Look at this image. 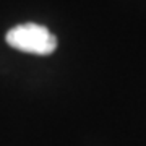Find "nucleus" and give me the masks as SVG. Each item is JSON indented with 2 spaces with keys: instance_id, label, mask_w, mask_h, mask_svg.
I'll list each match as a JSON object with an SVG mask.
<instances>
[{
  "instance_id": "obj_1",
  "label": "nucleus",
  "mask_w": 146,
  "mask_h": 146,
  "mask_svg": "<svg viewBox=\"0 0 146 146\" xmlns=\"http://www.w3.org/2000/svg\"><path fill=\"white\" fill-rule=\"evenodd\" d=\"M7 42L16 50L36 55H49L57 49V37L46 26L25 23L7 33Z\"/></svg>"
}]
</instances>
